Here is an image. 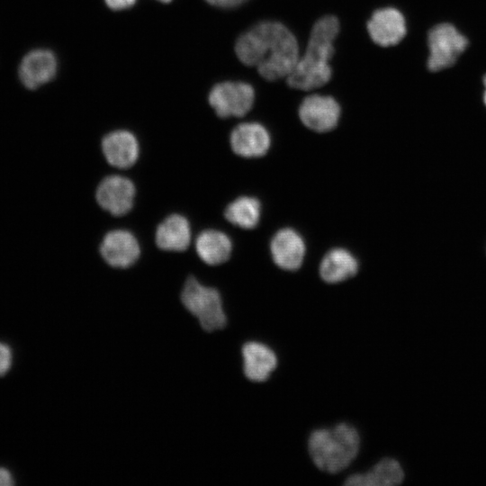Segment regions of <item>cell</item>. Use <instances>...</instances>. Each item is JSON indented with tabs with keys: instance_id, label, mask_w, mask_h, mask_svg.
<instances>
[{
	"instance_id": "obj_1",
	"label": "cell",
	"mask_w": 486,
	"mask_h": 486,
	"mask_svg": "<svg viewBox=\"0 0 486 486\" xmlns=\"http://www.w3.org/2000/svg\"><path fill=\"white\" fill-rule=\"evenodd\" d=\"M235 53L245 66L256 68L265 80L286 79L300 57L295 35L282 22L262 21L242 33Z\"/></svg>"
},
{
	"instance_id": "obj_2",
	"label": "cell",
	"mask_w": 486,
	"mask_h": 486,
	"mask_svg": "<svg viewBox=\"0 0 486 486\" xmlns=\"http://www.w3.org/2000/svg\"><path fill=\"white\" fill-rule=\"evenodd\" d=\"M339 32L340 22L335 15H324L314 22L304 52L285 79L289 87L312 91L330 81L333 75L330 60Z\"/></svg>"
},
{
	"instance_id": "obj_3",
	"label": "cell",
	"mask_w": 486,
	"mask_h": 486,
	"mask_svg": "<svg viewBox=\"0 0 486 486\" xmlns=\"http://www.w3.org/2000/svg\"><path fill=\"white\" fill-rule=\"evenodd\" d=\"M359 446L356 429L346 423L317 429L309 438V452L313 463L320 470L330 473L346 469L356 458Z\"/></svg>"
},
{
	"instance_id": "obj_4",
	"label": "cell",
	"mask_w": 486,
	"mask_h": 486,
	"mask_svg": "<svg viewBox=\"0 0 486 486\" xmlns=\"http://www.w3.org/2000/svg\"><path fill=\"white\" fill-rule=\"evenodd\" d=\"M181 301L186 310L195 316L202 328L212 332L223 328L227 319L219 292L189 277L184 286Z\"/></svg>"
},
{
	"instance_id": "obj_5",
	"label": "cell",
	"mask_w": 486,
	"mask_h": 486,
	"mask_svg": "<svg viewBox=\"0 0 486 486\" xmlns=\"http://www.w3.org/2000/svg\"><path fill=\"white\" fill-rule=\"evenodd\" d=\"M254 87L242 81H224L212 86L208 100L216 114L221 118L242 117L253 107Z\"/></svg>"
},
{
	"instance_id": "obj_6",
	"label": "cell",
	"mask_w": 486,
	"mask_h": 486,
	"mask_svg": "<svg viewBox=\"0 0 486 486\" xmlns=\"http://www.w3.org/2000/svg\"><path fill=\"white\" fill-rule=\"evenodd\" d=\"M429 57L428 67L438 71L451 67L464 51L468 40L450 23H440L428 32Z\"/></svg>"
},
{
	"instance_id": "obj_7",
	"label": "cell",
	"mask_w": 486,
	"mask_h": 486,
	"mask_svg": "<svg viewBox=\"0 0 486 486\" xmlns=\"http://www.w3.org/2000/svg\"><path fill=\"white\" fill-rule=\"evenodd\" d=\"M301 122L316 132H328L338 125L341 108L330 95L312 94L305 96L299 106Z\"/></svg>"
},
{
	"instance_id": "obj_8",
	"label": "cell",
	"mask_w": 486,
	"mask_h": 486,
	"mask_svg": "<svg viewBox=\"0 0 486 486\" xmlns=\"http://www.w3.org/2000/svg\"><path fill=\"white\" fill-rule=\"evenodd\" d=\"M366 31L377 46L387 48L400 43L407 33L404 15L396 8L375 10L366 22Z\"/></svg>"
},
{
	"instance_id": "obj_9",
	"label": "cell",
	"mask_w": 486,
	"mask_h": 486,
	"mask_svg": "<svg viewBox=\"0 0 486 486\" xmlns=\"http://www.w3.org/2000/svg\"><path fill=\"white\" fill-rule=\"evenodd\" d=\"M58 60L50 50L36 49L28 52L19 65V78L28 89L34 90L56 76Z\"/></svg>"
},
{
	"instance_id": "obj_10",
	"label": "cell",
	"mask_w": 486,
	"mask_h": 486,
	"mask_svg": "<svg viewBox=\"0 0 486 486\" xmlns=\"http://www.w3.org/2000/svg\"><path fill=\"white\" fill-rule=\"evenodd\" d=\"M135 187L130 180L121 176L104 178L96 191L99 205L110 213L121 216L133 205Z\"/></svg>"
},
{
	"instance_id": "obj_11",
	"label": "cell",
	"mask_w": 486,
	"mask_h": 486,
	"mask_svg": "<svg viewBox=\"0 0 486 486\" xmlns=\"http://www.w3.org/2000/svg\"><path fill=\"white\" fill-rule=\"evenodd\" d=\"M100 252L110 266L125 268L135 263L140 250L136 238L130 232L116 230L105 235Z\"/></svg>"
},
{
	"instance_id": "obj_12",
	"label": "cell",
	"mask_w": 486,
	"mask_h": 486,
	"mask_svg": "<svg viewBox=\"0 0 486 486\" xmlns=\"http://www.w3.org/2000/svg\"><path fill=\"white\" fill-rule=\"evenodd\" d=\"M232 150L244 158L264 156L270 147L268 130L258 122H243L235 127L230 134Z\"/></svg>"
},
{
	"instance_id": "obj_13",
	"label": "cell",
	"mask_w": 486,
	"mask_h": 486,
	"mask_svg": "<svg viewBox=\"0 0 486 486\" xmlns=\"http://www.w3.org/2000/svg\"><path fill=\"white\" fill-rule=\"evenodd\" d=\"M271 254L274 262L284 270L300 268L305 256V244L301 235L292 229H283L272 238Z\"/></svg>"
},
{
	"instance_id": "obj_14",
	"label": "cell",
	"mask_w": 486,
	"mask_h": 486,
	"mask_svg": "<svg viewBox=\"0 0 486 486\" xmlns=\"http://www.w3.org/2000/svg\"><path fill=\"white\" fill-rule=\"evenodd\" d=\"M102 148L108 163L119 168L131 166L139 156L137 139L127 130L107 134L102 141Z\"/></svg>"
},
{
	"instance_id": "obj_15",
	"label": "cell",
	"mask_w": 486,
	"mask_h": 486,
	"mask_svg": "<svg viewBox=\"0 0 486 486\" xmlns=\"http://www.w3.org/2000/svg\"><path fill=\"white\" fill-rule=\"evenodd\" d=\"M405 472L396 459L386 457L379 461L365 473L349 476L346 485L350 486H397L403 482Z\"/></svg>"
},
{
	"instance_id": "obj_16",
	"label": "cell",
	"mask_w": 486,
	"mask_h": 486,
	"mask_svg": "<svg viewBox=\"0 0 486 486\" xmlns=\"http://www.w3.org/2000/svg\"><path fill=\"white\" fill-rule=\"evenodd\" d=\"M244 374L253 382L267 380L277 365L274 352L259 342H248L242 347Z\"/></svg>"
},
{
	"instance_id": "obj_17",
	"label": "cell",
	"mask_w": 486,
	"mask_h": 486,
	"mask_svg": "<svg viewBox=\"0 0 486 486\" xmlns=\"http://www.w3.org/2000/svg\"><path fill=\"white\" fill-rule=\"evenodd\" d=\"M191 240L190 225L179 214H172L160 223L156 232V241L159 248L167 251L185 250Z\"/></svg>"
},
{
	"instance_id": "obj_18",
	"label": "cell",
	"mask_w": 486,
	"mask_h": 486,
	"mask_svg": "<svg viewBox=\"0 0 486 486\" xmlns=\"http://www.w3.org/2000/svg\"><path fill=\"white\" fill-rule=\"evenodd\" d=\"M357 270V260L344 248H333L328 251L320 266L321 278L328 284L343 282L354 276Z\"/></svg>"
},
{
	"instance_id": "obj_19",
	"label": "cell",
	"mask_w": 486,
	"mask_h": 486,
	"mask_svg": "<svg viewBox=\"0 0 486 486\" xmlns=\"http://www.w3.org/2000/svg\"><path fill=\"white\" fill-rule=\"evenodd\" d=\"M195 248L203 262L215 266L229 259L232 245L230 238L223 232L207 230L196 238Z\"/></svg>"
},
{
	"instance_id": "obj_20",
	"label": "cell",
	"mask_w": 486,
	"mask_h": 486,
	"mask_svg": "<svg viewBox=\"0 0 486 486\" xmlns=\"http://www.w3.org/2000/svg\"><path fill=\"white\" fill-rule=\"evenodd\" d=\"M261 214V204L256 198L238 197L228 205L225 210L226 219L238 227L243 229L255 228Z\"/></svg>"
},
{
	"instance_id": "obj_21",
	"label": "cell",
	"mask_w": 486,
	"mask_h": 486,
	"mask_svg": "<svg viewBox=\"0 0 486 486\" xmlns=\"http://www.w3.org/2000/svg\"><path fill=\"white\" fill-rule=\"evenodd\" d=\"M13 352L9 345L0 341V377L4 376L11 369Z\"/></svg>"
},
{
	"instance_id": "obj_22",
	"label": "cell",
	"mask_w": 486,
	"mask_h": 486,
	"mask_svg": "<svg viewBox=\"0 0 486 486\" xmlns=\"http://www.w3.org/2000/svg\"><path fill=\"white\" fill-rule=\"evenodd\" d=\"M107 6L112 10L120 11L131 7L137 0H104Z\"/></svg>"
},
{
	"instance_id": "obj_23",
	"label": "cell",
	"mask_w": 486,
	"mask_h": 486,
	"mask_svg": "<svg viewBox=\"0 0 486 486\" xmlns=\"http://www.w3.org/2000/svg\"><path fill=\"white\" fill-rule=\"evenodd\" d=\"M208 4L220 8H233L241 5L248 0H205Z\"/></svg>"
},
{
	"instance_id": "obj_24",
	"label": "cell",
	"mask_w": 486,
	"mask_h": 486,
	"mask_svg": "<svg viewBox=\"0 0 486 486\" xmlns=\"http://www.w3.org/2000/svg\"><path fill=\"white\" fill-rule=\"evenodd\" d=\"M14 484V477L9 470L0 467V486H12Z\"/></svg>"
},
{
	"instance_id": "obj_25",
	"label": "cell",
	"mask_w": 486,
	"mask_h": 486,
	"mask_svg": "<svg viewBox=\"0 0 486 486\" xmlns=\"http://www.w3.org/2000/svg\"><path fill=\"white\" fill-rule=\"evenodd\" d=\"M483 85L485 86V91H484V94H483V101H484V104L486 105V76L483 78Z\"/></svg>"
},
{
	"instance_id": "obj_26",
	"label": "cell",
	"mask_w": 486,
	"mask_h": 486,
	"mask_svg": "<svg viewBox=\"0 0 486 486\" xmlns=\"http://www.w3.org/2000/svg\"><path fill=\"white\" fill-rule=\"evenodd\" d=\"M158 1H160V2H162V3H169V2H171L172 0H158Z\"/></svg>"
}]
</instances>
